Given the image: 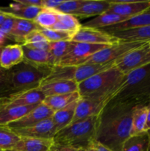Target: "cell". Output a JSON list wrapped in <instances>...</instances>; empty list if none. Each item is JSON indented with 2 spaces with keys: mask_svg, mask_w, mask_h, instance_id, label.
<instances>
[{
  "mask_svg": "<svg viewBox=\"0 0 150 151\" xmlns=\"http://www.w3.org/2000/svg\"><path fill=\"white\" fill-rule=\"evenodd\" d=\"M136 105L111 99L98 115L96 141L111 151H122L124 144L130 137Z\"/></svg>",
  "mask_w": 150,
  "mask_h": 151,
  "instance_id": "6da1fadb",
  "label": "cell"
},
{
  "mask_svg": "<svg viewBox=\"0 0 150 151\" xmlns=\"http://www.w3.org/2000/svg\"><path fill=\"white\" fill-rule=\"evenodd\" d=\"M112 99L135 104H148L150 102V63L126 75V80Z\"/></svg>",
  "mask_w": 150,
  "mask_h": 151,
  "instance_id": "7a4b0ae2",
  "label": "cell"
},
{
  "mask_svg": "<svg viewBox=\"0 0 150 151\" xmlns=\"http://www.w3.org/2000/svg\"><path fill=\"white\" fill-rule=\"evenodd\" d=\"M97 121L98 115L71 122L57 131L52 139L53 143L77 150L88 147L96 140Z\"/></svg>",
  "mask_w": 150,
  "mask_h": 151,
  "instance_id": "3957f363",
  "label": "cell"
},
{
  "mask_svg": "<svg viewBox=\"0 0 150 151\" xmlns=\"http://www.w3.org/2000/svg\"><path fill=\"white\" fill-rule=\"evenodd\" d=\"M125 80L126 75L113 66L78 84V92L80 97L105 95L113 97Z\"/></svg>",
  "mask_w": 150,
  "mask_h": 151,
  "instance_id": "277c9868",
  "label": "cell"
},
{
  "mask_svg": "<svg viewBox=\"0 0 150 151\" xmlns=\"http://www.w3.org/2000/svg\"><path fill=\"white\" fill-rule=\"evenodd\" d=\"M54 66H35L24 60L13 66L10 72L14 94L39 88Z\"/></svg>",
  "mask_w": 150,
  "mask_h": 151,
  "instance_id": "5b68a950",
  "label": "cell"
},
{
  "mask_svg": "<svg viewBox=\"0 0 150 151\" xmlns=\"http://www.w3.org/2000/svg\"><path fill=\"white\" fill-rule=\"evenodd\" d=\"M145 42H129V41H119L112 45L107 46L103 50L93 55L85 64H106L115 62L129 52L141 47Z\"/></svg>",
  "mask_w": 150,
  "mask_h": 151,
  "instance_id": "8992f818",
  "label": "cell"
},
{
  "mask_svg": "<svg viewBox=\"0 0 150 151\" xmlns=\"http://www.w3.org/2000/svg\"><path fill=\"white\" fill-rule=\"evenodd\" d=\"M150 63V48L149 43L129 52L115 61V66L124 75Z\"/></svg>",
  "mask_w": 150,
  "mask_h": 151,
  "instance_id": "52a82bcc",
  "label": "cell"
},
{
  "mask_svg": "<svg viewBox=\"0 0 150 151\" xmlns=\"http://www.w3.org/2000/svg\"><path fill=\"white\" fill-rule=\"evenodd\" d=\"M107 46L110 45L75 42L72 50L61 59L57 66H77L85 64L93 55Z\"/></svg>",
  "mask_w": 150,
  "mask_h": 151,
  "instance_id": "ba28073f",
  "label": "cell"
},
{
  "mask_svg": "<svg viewBox=\"0 0 150 151\" xmlns=\"http://www.w3.org/2000/svg\"><path fill=\"white\" fill-rule=\"evenodd\" d=\"M112 97L111 95L80 97L72 122L99 115Z\"/></svg>",
  "mask_w": 150,
  "mask_h": 151,
  "instance_id": "9c48e42d",
  "label": "cell"
},
{
  "mask_svg": "<svg viewBox=\"0 0 150 151\" xmlns=\"http://www.w3.org/2000/svg\"><path fill=\"white\" fill-rule=\"evenodd\" d=\"M71 41L91 44L112 45L120 40L101 29L85 27L82 25L80 29L74 35Z\"/></svg>",
  "mask_w": 150,
  "mask_h": 151,
  "instance_id": "30bf717a",
  "label": "cell"
},
{
  "mask_svg": "<svg viewBox=\"0 0 150 151\" xmlns=\"http://www.w3.org/2000/svg\"><path fill=\"white\" fill-rule=\"evenodd\" d=\"M53 114H54V111H52L44 103H41L38 104L35 109H32L31 111L24 115L23 117L8 124L7 126L11 130L29 128L44 119L51 118Z\"/></svg>",
  "mask_w": 150,
  "mask_h": 151,
  "instance_id": "8fae6325",
  "label": "cell"
},
{
  "mask_svg": "<svg viewBox=\"0 0 150 151\" xmlns=\"http://www.w3.org/2000/svg\"><path fill=\"white\" fill-rule=\"evenodd\" d=\"M107 11L124 17L130 18L138 16L150 9V0L144 1H110Z\"/></svg>",
  "mask_w": 150,
  "mask_h": 151,
  "instance_id": "7c38bea8",
  "label": "cell"
},
{
  "mask_svg": "<svg viewBox=\"0 0 150 151\" xmlns=\"http://www.w3.org/2000/svg\"><path fill=\"white\" fill-rule=\"evenodd\" d=\"M13 131L21 138L26 137L41 139H53L57 134V129L51 117L44 119L29 128Z\"/></svg>",
  "mask_w": 150,
  "mask_h": 151,
  "instance_id": "4fadbf2b",
  "label": "cell"
},
{
  "mask_svg": "<svg viewBox=\"0 0 150 151\" xmlns=\"http://www.w3.org/2000/svg\"><path fill=\"white\" fill-rule=\"evenodd\" d=\"M38 89L46 97L78 91V83L73 80H53L43 81Z\"/></svg>",
  "mask_w": 150,
  "mask_h": 151,
  "instance_id": "5bb4252c",
  "label": "cell"
},
{
  "mask_svg": "<svg viewBox=\"0 0 150 151\" xmlns=\"http://www.w3.org/2000/svg\"><path fill=\"white\" fill-rule=\"evenodd\" d=\"M45 96L38 88L15 93L3 99V103L16 106H29L43 103Z\"/></svg>",
  "mask_w": 150,
  "mask_h": 151,
  "instance_id": "9a60e30c",
  "label": "cell"
},
{
  "mask_svg": "<svg viewBox=\"0 0 150 151\" xmlns=\"http://www.w3.org/2000/svg\"><path fill=\"white\" fill-rule=\"evenodd\" d=\"M38 105L29 106H16L0 103V125H7L23 117L24 115L35 109Z\"/></svg>",
  "mask_w": 150,
  "mask_h": 151,
  "instance_id": "2e32d148",
  "label": "cell"
},
{
  "mask_svg": "<svg viewBox=\"0 0 150 151\" xmlns=\"http://www.w3.org/2000/svg\"><path fill=\"white\" fill-rule=\"evenodd\" d=\"M42 9V7H39L24 5L18 1H16L7 7H0V11L4 14L10 15L18 19L34 21Z\"/></svg>",
  "mask_w": 150,
  "mask_h": 151,
  "instance_id": "e0dca14e",
  "label": "cell"
},
{
  "mask_svg": "<svg viewBox=\"0 0 150 151\" xmlns=\"http://www.w3.org/2000/svg\"><path fill=\"white\" fill-rule=\"evenodd\" d=\"M24 60V52L21 44H10L3 48L0 58L2 69H10Z\"/></svg>",
  "mask_w": 150,
  "mask_h": 151,
  "instance_id": "ac0fdd59",
  "label": "cell"
},
{
  "mask_svg": "<svg viewBox=\"0 0 150 151\" xmlns=\"http://www.w3.org/2000/svg\"><path fill=\"white\" fill-rule=\"evenodd\" d=\"M110 6V1L107 0H85L82 7L73 16L81 19L98 16L107 11Z\"/></svg>",
  "mask_w": 150,
  "mask_h": 151,
  "instance_id": "d6986e66",
  "label": "cell"
},
{
  "mask_svg": "<svg viewBox=\"0 0 150 151\" xmlns=\"http://www.w3.org/2000/svg\"><path fill=\"white\" fill-rule=\"evenodd\" d=\"M107 33L110 34L115 38H117L120 41L129 42H150V26L116 31Z\"/></svg>",
  "mask_w": 150,
  "mask_h": 151,
  "instance_id": "ffe728a7",
  "label": "cell"
},
{
  "mask_svg": "<svg viewBox=\"0 0 150 151\" xmlns=\"http://www.w3.org/2000/svg\"><path fill=\"white\" fill-rule=\"evenodd\" d=\"M146 26H150V9L138 16L130 18L125 22L117 24L113 26L103 28V29H101V30L106 32H112Z\"/></svg>",
  "mask_w": 150,
  "mask_h": 151,
  "instance_id": "44dd1931",
  "label": "cell"
},
{
  "mask_svg": "<svg viewBox=\"0 0 150 151\" xmlns=\"http://www.w3.org/2000/svg\"><path fill=\"white\" fill-rule=\"evenodd\" d=\"M41 29L39 26L34 21L16 18L13 30L10 33L9 39L19 43L21 45L24 44V40L26 35L34 30Z\"/></svg>",
  "mask_w": 150,
  "mask_h": 151,
  "instance_id": "7402d4cb",
  "label": "cell"
},
{
  "mask_svg": "<svg viewBox=\"0 0 150 151\" xmlns=\"http://www.w3.org/2000/svg\"><path fill=\"white\" fill-rule=\"evenodd\" d=\"M113 66H115V62L106 63V64L91 63V64H82L80 66H75L74 81L79 84L91 77L109 69Z\"/></svg>",
  "mask_w": 150,
  "mask_h": 151,
  "instance_id": "603a6c76",
  "label": "cell"
},
{
  "mask_svg": "<svg viewBox=\"0 0 150 151\" xmlns=\"http://www.w3.org/2000/svg\"><path fill=\"white\" fill-rule=\"evenodd\" d=\"M24 60L35 66H54V60L48 50H37L21 45Z\"/></svg>",
  "mask_w": 150,
  "mask_h": 151,
  "instance_id": "cb8c5ba5",
  "label": "cell"
},
{
  "mask_svg": "<svg viewBox=\"0 0 150 151\" xmlns=\"http://www.w3.org/2000/svg\"><path fill=\"white\" fill-rule=\"evenodd\" d=\"M129 18L119 16L114 13L106 11L105 13L96 16L94 19H91L88 22H85L82 26L85 27L93 28V29H101L103 28L113 26L117 24L121 23L128 20Z\"/></svg>",
  "mask_w": 150,
  "mask_h": 151,
  "instance_id": "d4e9b609",
  "label": "cell"
},
{
  "mask_svg": "<svg viewBox=\"0 0 150 151\" xmlns=\"http://www.w3.org/2000/svg\"><path fill=\"white\" fill-rule=\"evenodd\" d=\"M78 101L79 100L73 102L60 110L54 112L51 116V119L55 125L57 132L71 123L74 117Z\"/></svg>",
  "mask_w": 150,
  "mask_h": 151,
  "instance_id": "484cf974",
  "label": "cell"
},
{
  "mask_svg": "<svg viewBox=\"0 0 150 151\" xmlns=\"http://www.w3.org/2000/svg\"><path fill=\"white\" fill-rule=\"evenodd\" d=\"M79 99H80V95L78 91H76L69 94L46 97L43 103L48 106L52 111L55 112Z\"/></svg>",
  "mask_w": 150,
  "mask_h": 151,
  "instance_id": "4316f807",
  "label": "cell"
},
{
  "mask_svg": "<svg viewBox=\"0 0 150 151\" xmlns=\"http://www.w3.org/2000/svg\"><path fill=\"white\" fill-rule=\"evenodd\" d=\"M53 145L52 139L21 138L14 150L17 151H50Z\"/></svg>",
  "mask_w": 150,
  "mask_h": 151,
  "instance_id": "83f0119b",
  "label": "cell"
},
{
  "mask_svg": "<svg viewBox=\"0 0 150 151\" xmlns=\"http://www.w3.org/2000/svg\"><path fill=\"white\" fill-rule=\"evenodd\" d=\"M147 105L148 104H138L135 106L132 113L130 137L145 132L147 119Z\"/></svg>",
  "mask_w": 150,
  "mask_h": 151,
  "instance_id": "f1b7e54d",
  "label": "cell"
},
{
  "mask_svg": "<svg viewBox=\"0 0 150 151\" xmlns=\"http://www.w3.org/2000/svg\"><path fill=\"white\" fill-rule=\"evenodd\" d=\"M82 27L77 18L73 15L62 14L58 13L57 22L50 29L75 34Z\"/></svg>",
  "mask_w": 150,
  "mask_h": 151,
  "instance_id": "f546056e",
  "label": "cell"
},
{
  "mask_svg": "<svg viewBox=\"0 0 150 151\" xmlns=\"http://www.w3.org/2000/svg\"><path fill=\"white\" fill-rule=\"evenodd\" d=\"M149 135L146 131L129 137L124 144L122 151H148Z\"/></svg>",
  "mask_w": 150,
  "mask_h": 151,
  "instance_id": "4dcf8cb0",
  "label": "cell"
},
{
  "mask_svg": "<svg viewBox=\"0 0 150 151\" xmlns=\"http://www.w3.org/2000/svg\"><path fill=\"white\" fill-rule=\"evenodd\" d=\"M74 44L73 41L49 42V52L54 59V66H57L61 59L72 50Z\"/></svg>",
  "mask_w": 150,
  "mask_h": 151,
  "instance_id": "1f68e13d",
  "label": "cell"
},
{
  "mask_svg": "<svg viewBox=\"0 0 150 151\" xmlns=\"http://www.w3.org/2000/svg\"><path fill=\"white\" fill-rule=\"evenodd\" d=\"M20 139L21 137L7 125H0V149L3 151L14 150Z\"/></svg>",
  "mask_w": 150,
  "mask_h": 151,
  "instance_id": "d6a6232c",
  "label": "cell"
},
{
  "mask_svg": "<svg viewBox=\"0 0 150 151\" xmlns=\"http://www.w3.org/2000/svg\"><path fill=\"white\" fill-rule=\"evenodd\" d=\"M58 13L54 10L42 9L34 22L41 28H51L57 22Z\"/></svg>",
  "mask_w": 150,
  "mask_h": 151,
  "instance_id": "836d02e7",
  "label": "cell"
},
{
  "mask_svg": "<svg viewBox=\"0 0 150 151\" xmlns=\"http://www.w3.org/2000/svg\"><path fill=\"white\" fill-rule=\"evenodd\" d=\"M14 94L10 69H0V100Z\"/></svg>",
  "mask_w": 150,
  "mask_h": 151,
  "instance_id": "e575fe53",
  "label": "cell"
},
{
  "mask_svg": "<svg viewBox=\"0 0 150 151\" xmlns=\"http://www.w3.org/2000/svg\"><path fill=\"white\" fill-rule=\"evenodd\" d=\"M40 32L44 35L49 42L71 41L74 34L63 31L54 30L50 28H41Z\"/></svg>",
  "mask_w": 150,
  "mask_h": 151,
  "instance_id": "d590c367",
  "label": "cell"
},
{
  "mask_svg": "<svg viewBox=\"0 0 150 151\" xmlns=\"http://www.w3.org/2000/svg\"><path fill=\"white\" fill-rule=\"evenodd\" d=\"M85 0H71L63 1L60 6L54 9L56 12L62 14L74 15L83 4Z\"/></svg>",
  "mask_w": 150,
  "mask_h": 151,
  "instance_id": "8d00e7d4",
  "label": "cell"
},
{
  "mask_svg": "<svg viewBox=\"0 0 150 151\" xmlns=\"http://www.w3.org/2000/svg\"><path fill=\"white\" fill-rule=\"evenodd\" d=\"M15 21H16V17H13V16H10V15H7V17H6L5 20L4 21L2 24L0 26V31H1L4 35H7V37L8 38L10 37L12 30H13Z\"/></svg>",
  "mask_w": 150,
  "mask_h": 151,
  "instance_id": "74e56055",
  "label": "cell"
},
{
  "mask_svg": "<svg viewBox=\"0 0 150 151\" xmlns=\"http://www.w3.org/2000/svg\"><path fill=\"white\" fill-rule=\"evenodd\" d=\"M41 41H48L46 38L44 36L42 33L40 32V30H34L28 34L26 36L24 40V44H31V43L41 42ZM23 45V44H22Z\"/></svg>",
  "mask_w": 150,
  "mask_h": 151,
  "instance_id": "f35d334b",
  "label": "cell"
},
{
  "mask_svg": "<svg viewBox=\"0 0 150 151\" xmlns=\"http://www.w3.org/2000/svg\"><path fill=\"white\" fill-rule=\"evenodd\" d=\"M63 1L64 0H42L41 7L47 10H54L60 6Z\"/></svg>",
  "mask_w": 150,
  "mask_h": 151,
  "instance_id": "ab89813d",
  "label": "cell"
},
{
  "mask_svg": "<svg viewBox=\"0 0 150 151\" xmlns=\"http://www.w3.org/2000/svg\"><path fill=\"white\" fill-rule=\"evenodd\" d=\"M25 47H28L29 49L37 50H48L49 51V41H41V42L31 43V44H23Z\"/></svg>",
  "mask_w": 150,
  "mask_h": 151,
  "instance_id": "60d3db41",
  "label": "cell"
},
{
  "mask_svg": "<svg viewBox=\"0 0 150 151\" xmlns=\"http://www.w3.org/2000/svg\"><path fill=\"white\" fill-rule=\"evenodd\" d=\"M17 1L26 6L41 7L42 5V0H17Z\"/></svg>",
  "mask_w": 150,
  "mask_h": 151,
  "instance_id": "b9f144b4",
  "label": "cell"
},
{
  "mask_svg": "<svg viewBox=\"0 0 150 151\" xmlns=\"http://www.w3.org/2000/svg\"><path fill=\"white\" fill-rule=\"evenodd\" d=\"M50 151H77V149L69 147V146L60 145H56L53 143Z\"/></svg>",
  "mask_w": 150,
  "mask_h": 151,
  "instance_id": "7bdbcfd3",
  "label": "cell"
},
{
  "mask_svg": "<svg viewBox=\"0 0 150 151\" xmlns=\"http://www.w3.org/2000/svg\"><path fill=\"white\" fill-rule=\"evenodd\" d=\"M150 130V102L147 105V119L145 126V131Z\"/></svg>",
  "mask_w": 150,
  "mask_h": 151,
  "instance_id": "ee69618b",
  "label": "cell"
},
{
  "mask_svg": "<svg viewBox=\"0 0 150 151\" xmlns=\"http://www.w3.org/2000/svg\"><path fill=\"white\" fill-rule=\"evenodd\" d=\"M9 38H7V35H4L1 31H0V47H5V44L8 41Z\"/></svg>",
  "mask_w": 150,
  "mask_h": 151,
  "instance_id": "f6af8a7d",
  "label": "cell"
},
{
  "mask_svg": "<svg viewBox=\"0 0 150 151\" xmlns=\"http://www.w3.org/2000/svg\"><path fill=\"white\" fill-rule=\"evenodd\" d=\"M94 145H95V147L96 148V151H111L109 150L107 147H106L105 146L102 145L100 144L99 142L96 141H94Z\"/></svg>",
  "mask_w": 150,
  "mask_h": 151,
  "instance_id": "bcb514c9",
  "label": "cell"
},
{
  "mask_svg": "<svg viewBox=\"0 0 150 151\" xmlns=\"http://www.w3.org/2000/svg\"><path fill=\"white\" fill-rule=\"evenodd\" d=\"M77 151H96V148L95 145H94V142L92 144L88 146V147H83V148L78 149Z\"/></svg>",
  "mask_w": 150,
  "mask_h": 151,
  "instance_id": "7dc6e473",
  "label": "cell"
},
{
  "mask_svg": "<svg viewBox=\"0 0 150 151\" xmlns=\"http://www.w3.org/2000/svg\"><path fill=\"white\" fill-rule=\"evenodd\" d=\"M6 17H7V15L3 13L2 12L0 11V26L2 24V23L4 22V21L5 20Z\"/></svg>",
  "mask_w": 150,
  "mask_h": 151,
  "instance_id": "c3c4849f",
  "label": "cell"
},
{
  "mask_svg": "<svg viewBox=\"0 0 150 151\" xmlns=\"http://www.w3.org/2000/svg\"><path fill=\"white\" fill-rule=\"evenodd\" d=\"M147 133H148V135H149V150L148 151H150V130L149 131H146Z\"/></svg>",
  "mask_w": 150,
  "mask_h": 151,
  "instance_id": "681fc988",
  "label": "cell"
},
{
  "mask_svg": "<svg viewBox=\"0 0 150 151\" xmlns=\"http://www.w3.org/2000/svg\"><path fill=\"white\" fill-rule=\"evenodd\" d=\"M4 47H0V58H1V52H2V50L3 48H4ZM1 65H0V69H1Z\"/></svg>",
  "mask_w": 150,
  "mask_h": 151,
  "instance_id": "f907efd6",
  "label": "cell"
},
{
  "mask_svg": "<svg viewBox=\"0 0 150 151\" xmlns=\"http://www.w3.org/2000/svg\"><path fill=\"white\" fill-rule=\"evenodd\" d=\"M6 151H17V150H6Z\"/></svg>",
  "mask_w": 150,
  "mask_h": 151,
  "instance_id": "816d5d0a",
  "label": "cell"
},
{
  "mask_svg": "<svg viewBox=\"0 0 150 151\" xmlns=\"http://www.w3.org/2000/svg\"><path fill=\"white\" fill-rule=\"evenodd\" d=\"M149 48H150V42L149 43Z\"/></svg>",
  "mask_w": 150,
  "mask_h": 151,
  "instance_id": "f5cc1de1",
  "label": "cell"
},
{
  "mask_svg": "<svg viewBox=\"0 0 150 151\" xmlns=\"http://www.w3.org/2000/svg\"><path fill=\"white\" fill-rule=\"evenodd\" d=\"M0 151H3L2 150H1V149H0Z\"/></svg>",
  "mask_w": 150,
  "mask_h": 151,
  "instance_id": "db71d44e",
  "label": "cell"
},
{
  "mask_svg": "<svg viewBox=\"0 0 150 151\" xmlns=\"http://www.w3.org/2000/svg\"><path fill=\"white\" fill-rule=\"evenodd\" d=\"M1 103V100H0V103Z\"/></svg>",
  "mask_w": 150,
  "mask_h": 151,
  "instance_id": "11a10c76",
  "label": "cell"
}]
</instances>
